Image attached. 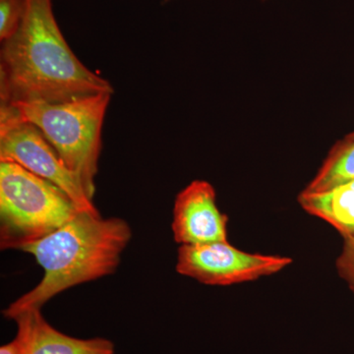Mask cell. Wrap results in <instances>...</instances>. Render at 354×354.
I'll use <instances>...</instances> for the list:
<instances>
[{
  "label": "cell",
  "mask_w": 354,
  "mask_h": 354,
  "mask_svg": "<svg viewBox=\"0 0 354 354\" xmlns=\"http://www.w3.org/2000/svg\"><path fill=\"white\" fill-rule=\"evenodd\" d=\"M113 92L111 83L87 68L70 48L55 20L53 0H27L17 32L1 41L0 106L62 104Z\"/></svg>",
  "instance_id": "6da1fadb"
},
{
  "label": "cell",
  "mask_w": 354,
  "mask_h": 354,
  "mask_svg": "<svg viewBox=\"0 0 354 354\" xmlns=\"http://www.w3.org/2000/svg\"><path fill=\"white\" fill-rule=\"evenodd\" d=\"M131 227L118 218L79 214L64 227L20 249L44 270L43 279L12 302L3 316L14 320L41 309L48 300L73 286L113 274L131 239Z\"/></svg>",
  "instance_id": "7a4b0ae2"
},
{
  "label": "cell",
  "mask_w": 354,
  "mask_h": 354,
  "mask_svg": "<svg viewBox=\"0 0 354 354\" xmlns=\"http://www.w3.org/2000/svg\"><path fill=\"white\" fill-rule=\"evenodd\" d=\"M111 95L102 93L62 104L19 102L0 106L38 128L93 200L102 123Z\"/></svg>",
  "instance_id": "3957f363"
},
{
  "label": "cell",
  "mask_w": 354,
  "mask_h": 354,
  "mask_svg": "<svg viewBox=\"0 0 354 354\" xmlns=\"http://www.w3.org/2000/svg\"><path fill=\"white\" fill-rule=\"evenodd\" d=\"M82 213L57 185L16 162L0 160V246L17 249L43 239Z\"/></svg>",
  "instance_id": "277c9868"
},
{
  "label": "cell",
  "mask_w": 354,
  "mask_h": 354,
  "mask_svg": "<svg viewBox=\"0 0 354 354\" xmlns=\"http://www.w3.org/2000/svg\"><path fill=\"white\" fill-rule=\"evenodd\" d=\"M0 160L20 165L64 190L84 213L101 216L80 180L38 128L4 106H0Z\"/></svg>",
  "instance_id": "5b68a950"
},
{
  "label": "cell",
  "mask_w": 354,
  "mask_h": 354,
  "mask_svg": "<svg viewBox=\"0 0 354 354\" xmlns=\"http://www.w3.org/2000/svg\"><path fill=\"white\" fill-rule=\"evenodd\" d=\"M292 263L283 256L247 253L227 241L180 245L176 272L207 286H232L283 271Z\"/></svg>",
  "instance_id": "8992f818"
},
{
  "label": "cell",
  "mask_w": 354,
  "mask_h": 354,
  "mask_svg": "<svg viewBox=\"0 0 354 354\" xmlns=\"http://www.w3.org/2000/svg\"><path fill=\"white\" fill-rule=\"evenodd\" d=\"M211 183L194 180L177 194L172 232L180 245L227 241V216L221 213Z\"/></svg>",
  "instance_id": "52a82bcc"
},
{
  "label": "cell",
  "mask_w": 354,
  "mask_h": 354,
  "mask_svg": "<svg viewBox=\"0 0 354 354\" xmlns=\"http://www.w3.org/2000/svg\"><path fill=\"white\" fill-rule=\"evenodd\" d=\"M24 337L22 354H114L113 342L104 337L78 339L53 328L41 309L24 312L14 319Z\"/></svg>",
  "instance_id": "ba28073f"
},
{
  "label": "cell",
  "mask_w": 354,
  "mask_h": 354,
  "mask_svg": "<svg viewBox=\"0 0 354 354\" xmlns=\"http://www.w3.org/2000/svg\"><path fill=\"white\" fill-rule=\"evenodd\" d=\"M301 208L310 215L322 218L342 235H354V181L329 192L297 197Z\"/></svg>",
  "instance_id": "9c48e42d"
},
{
  "label": "cell",
  "mask_w": 354,
  "mask_h": 354,
  "mask_svg": "<svg viewBox=\"0 0 354 354\" xmlns=\"http://www.w3.org/2000/svg\"><path fill=\"white\" fill-rule=\"evenodd\" d=\"M353 181L354 138L346 135L330 149L316 176L301 193L320 194Z\"/></svg>",
  "instance_id": "30bf717a"
},
{
  "label": "cell",
  "mask_w": 354,
  "mask_h": 354,
  "mask_svg": "<svg viewBox=\"0 0 354 354\" xmlns=\"http://www.w3.org/2000/svg\"><path fill=\"white\" fill-rule=\"evenodd\" d=\"M27 0H0V41L12 37L24 18Z\"/></svg>",
  "instance_id": "8fae6325"
},
{
  "label": "cell",
  "mask_w": 354,
  "mask_h": 354,
  "mask_svg": "<svg viewBox=\"0 0 354 354\" xmlns=\"http://www.w3.org/2000/svg\"><path fill=\"white\" fill-rule=\"evenodd\" d=\"M335 266L339 277L346 281L349 288L354 292V235L344 237L342 250Z\"/></svg>",
  "instance_id": "7c38bea8"
},
{
  "label": "cell",
  "mask_w": 354,
  "mask_h": 354,
  "mask_svg": "<svg viewBox=\"0 0 354 354\" xmlns=\"http://www.w3.org/2000/svg\"><path fill=\"white\" fill-rule=\"evenodd\" d=\"M24 348V337L17 330L15 339L0 348V354H22Z\"/></svg>",
  "instance_id": "4fadbf2b"
},
{
  "label": "cell",
  "mask_w": 354,
  "mask_h": 354,
  "mask_svg": "<svg viewBox=\"0 0 354 354\" xmlns=\"http://www.w3.org/2000/svg\"><path fill=\"white\" fill-rule=\"evenodd\" d=\"M348 136L353 137V138H354V130L353 132L348 133Z\"/></svg>",
  "instance_id": "5bb4252c"
}]
</instances>
